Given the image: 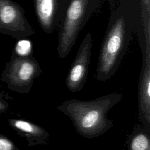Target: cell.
<instances>
[{"label": "cell", "mask_w": 150, "mask_h": 150, "mask_svg": "<svg viewBox=\"0 0 150 150\" xmlns=\"http://www.w3.org/2000/svg\"><path fill=\"white\" fill-rule=\"evenodd\" d=\"M122 98L121 94L111 93L89 101L73 98L63 101L57 109L71 120L78 134L93 139L112 127L113 121L108 118L107 114Z\"/></svg>", "instance_id": "1"}, {"label": "cell", "mask_w": 150, "mask_h": 150, "mask_svg": "<svg viewBox=\"0 0 150 150\" xmlns=\"http://www.w3.org/2000/svg\"><path fill=\"white\" fill-rule=\"evenodd\" d=\"M124 36L125 22L121 16L112 26L101 46L96 70L98 81H105L116 73L122 59Z\"/></svg>", "instance_id": "2"}, {"label": "cell", "mask_w": 150, "mask_h": 150, "mask_svg": "<svg viewBox=\"0 0 150 150\" xmlns=\"http://www.w3.org/2000/svg\"><path fill=\"white\" fill-rule=\"evenodd\" d=\"M42 73L38 62L32 56H22L12 52L10 60L6 63L1 80L7 88L20 94H28L34 80Z\"/></svg>", "instance_id": "3"}, {"label": "cell", "mask_w": 150, "mask_h": 150, "mask_svg": "<svg viewBox=\"0 0 150 150\" xmlns=\"http://www.w3.org/2000/svg\"><path fill=\"white\" fill-rule=\"evenodd\" d=\"M0 33L15 39L34 33L21 6L12 0H0Z\"/></svg>", "instance_id": "4"}, {"label": "cell", "mask_w": 150, "mask_h": 150, "mask_svg": "<svg viewBox=\"0 0 150 150\" xmlns=\"http://www.w3.org/2000/svg\"><path fill=\"white\" fill-rule=\"evenodd\" d=\"M88 0H71L60 34L57 53L65 57L71 50L83 19Z\"/></svg>", "instance_id": "5"}, {"label": "cell", "mask_w": 150, "mask_h": 150, "mask_svg": "<svg viewBox=\"0 0 150 150\" xmlns=\"http://www.w3.org/2000/svg\"><path fill=\"white\" fill-rule=\"evenodd\" d=\"M91 46V37L88 33L81 42L66 77L65 85L71 92L81 91L87 81Z\"/></svg>", "instance_id": "6"}, {"label": "cell", "mask_w": 150, "mask_h": 150, "mask_svg": "<svg viewBox=\"0 0 150 150\" xmlns=\"http://www.w3.org/2000/svg\"><path fill=\"white\" fill-rule=\"evenodd\" d=\"M138 118L150 129V53H145L138 81Z\"/></svg>", "instance_id": "7"}, {"label": "cell", "mask_w": 150, "mask_h": 150, "mask_svg": "<svg viewBox=\"0 0 150 150\" xmlns=\"http://www.w3.org/2000/svg\"><path fill=\"white\" fill-rule=\"evenodd\" d=\"M8 121L18 135L26 139L29 146L46 145L49 142V132L38 124L19 118H8Z\"/></svg>", "instance_id": "8"}, {"label": "cell", "mask_w": 150, "mask_h": 150, "mask_svg": "<svg viewBox=\"0 0 150 150\" xmlns=\"http://www.w3.org/2000/svg\"><path fill=\"white\" fill-rule=\"evenodd\" d=\"M38 20L45 31L51 29L57 6V0H35Z\"/></svg>", "instance_id": "9"}, {"label": "cell", "mask_w": 150, "mask_h": 150, "mask_svg": "<svg viewBox=\"0 0 150 150\" xmlns=\"http://www.w3.org/2000/svg\"><path fill=\"white\" fill-rule=\"evenodd\" d=\"M128 150H150V129L136 126L127 140Z\"/></svg>", "instance_id": "10"}, {"label": "cell", "mask_w": 150, "mask_h": 150, "mask_svg": "<svg viewBox=\"0 0 150 150\" xmlns=\"http://www.w3.org/2000/svg\"><path fill=\"white\" fill-rule=\"evenodd\" d=\"M13 51L19 56H26L32 55V45L30 41L22 39L18 41L13 49Z\"/></svg>", "instance_id": "11"}, {"label": "cell", "mask_w": 150, "mask_h": 150, "mask_svg": "<svg viewBox=\"0 0 150 150\" xmlns=\"http://www.w3.org/2000/svg\"><path fill=\"white\" fill-rule=\"evenodd\" d=\"M0 150H20L14 142L0 133Z\"/></svg>", "instance_id": "12"}, {"label": "cell", "mask_w": 150, "mask_h": 150, "mask_svg": "<svg viewBox=\"0 0 150 150\" xmlns=\"http://www.w3.org/2000/svg\"><path fill=\"white\" fill-rule=\"evenodd\" d=\"M8 98V94L6 92H0V115L2 114L6 113L8 111L9 107Z\"/></svg>", "instance_id": "13"}, {"label": "cell", "mask_w": 150, "mask_h": 150, "mask_svg": "<svg viewBox=\"0 0 150 150\" xmlns=\"http://www.w3.org/2000/svg\"><path fill=\"white\" fill-rule=\"evenodd\" d=\"M144 3L147 6V10L148 12H149V0H144Z\"/></svg>", "instance_id": "14"}]
</instances>
